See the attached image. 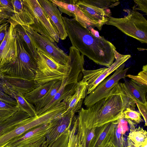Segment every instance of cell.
I'll list each match as a JSON object with an SVG mask.
<instances>
[{"mask_svg":"<svg viewBox=\"0 0 147 147\" xmlns=\"http://www.w3.org/2000/svg\"><path fill=\"white\" fill-rule=\"evenodd\" d=\"M124 117L125 119H129L136 124H139L143 121L140 113L130 107H127L123 111Z\"/></svg>","mask_w":147,"mask_h":147,"instance_id":"obj_31","label":"cell"},{"mask_svg":"<svg viewBox=\"0 0 147 147\" xmlns=\"http://www.w3.org/2000/svg\"><path fill=\"white\" fill-rule=\"evenodd\" d=\"M127 147H138L129 138H127Z\"/></svg>","mask_w":147,"mask_h":147,"instance_id":"obj_40","label":"cell"},{"mask_svg":"<svg viewBox=\"0 0 147 147\" xmlns=\"http://www.w3.org/2000/svg\"><path fill=\"white\" fill-rule=\"evenodd\" d=\"M16 42L17 55L15 60L13 63L2 67L0 74L34 80L37 70L36 63L25 46L22 38L17 32Z\"/></svg>","mask_w":147,"mask_h":147,"instance_id":"obj_2","label":"cell"},{"mask_svg":"<svg viewBox=\"0 0 147 147\" xmlns=\"http://www.w3.org/2000/svg\"><path fill=\"white\" fill-rule=\"evenodd\" d=\"M135 104L138 107L139 113L143 117L145 121V126L147 125V103L145 104L142 103L136 102Z\"/></svg>","mask_w":147,"mask_h":147,"instance_id":"obj_37","label":"cell"},{"mask_svg":"<svg viewBox=\"0 0 147 147\" xmlns=\"http://www.w3.org/2000/svg\"><path fill=\"white\" fill-rule=\"evenodd\" d=\"M14 99L16 100L21 110L28 114L30 117L37 115L35 107L26 99L23 95L20 94H16Z\"/></svg>","mask_w":147,"mask_h":147,"instance_id":"obj_27","label":"cell"},{"mask_svg":"<svg viewBox=\"0 0 147 147\" xmlns=\"http://www.w3.org/2000/svg\"><path fill=\"white\" fill-rule=\"evenodd\" d=\"M105 124L89 116L81 108L77 115V147H92L98 131Z\"/></svg>","mask_w":147,"mask_h":147,"instance_id":"obj_6","label":"cell"},{"mask_svg":"<svg viewBox=\"0 0 147 147\" xmlns=\"http://www.w3.org/2000/svg\"><path fill=\"white\" fill-rule=\"evenodd\" d=\"M109 147H116L114 144L113 143L110 145Z\"/></svg>","mask_w":147,"mask_h":147,"instance_id":"obj_42","label":"cell"},{"mask_svg":"<svg viewBox=\"0 0 147 147\" xmlns=\"http://www.w3.org/2000/svg\"><path fill=\"white\" fill-rule=\"evenodd\" d=\"M130 127L127 138L137 146L140 147L147 141V132L142 127H136V123L129 119H126Z\"/></svg>","mask_w":147,"mask_h":147,"instance_id":"obj_24","label":"cell"},{"mask_svg":"<svg viewBox=\"0 0 147 147\" xmlns=\"http://www.w3.org/2000/svg\"><path fill=\"white\" fill-rule=\"evenodd\" d=\"M82 69L78 65H71L69 74L62 80L61 85L51 101L43 108L36 112L37 115L42 114L57 106L65 98L74 93L78 82L79 75Z\"/></svg>","mask_w":147,"mask_h":147,"instance_id":"obj_10","label":"cell"},{"mask_svg":"<svg viewBox=\"0 0 147 147\" xmlns=\"http://www.w3.org/2000/svg\"><path fill=\"white\" fill-rule=\"evenodd\" d=\"M35 61L37 70L34 80L38 86L62 80L69 74L71 69L68 60L67 65L61 64L38 50Z\"/></svg>","mask_w":147,"mask_h":147,"instance_id":"obj_4","label":"cell"},{"mask_svg":"<svg viewBox=\"0 0 147 147\" xmlns=\"http://www.w3.org/2000/svg\"><path fill=\"white\" fill-rule=\"evenodd\" d=\"M30 117L20 110L17 111L6 119L0 122V135L24 124Z\"/></svg>","mask_w":147,"mask_h":147,"instance_id":"obj_21","label":"cell"},{"mask_svg":"<svg viewBox=\"0 0 147 147\" xmlns=\"http://www.w3.org/2000/svg\"><path fill=\"white\" fill-rule=\"evenodd\" d=\"M87 86L86 82L84 78L78 82L74 93L62 101L65 103L66 107L65 111L62 115L71 111L75 113L78 112L81 108L83 100L87 96Z\"/></svg>","mask_w":147,"mask_h":147,"instance_id":"obj_19","label":"cell"},{"mask_svg":"<svg viewBox=\"0 0 147 147\" xmlns=\"http://www.w3.org/2000/svg\"><path fill=\"white\" fill-rule=\"evenodd\" d=\"M11 0H0V13L7 14L10 17L13 14L14 10Z\"/></svg>","mask_w":147,"mask_h":147,"instance_id":"obj_35","label":"cell"},{"mask_svg":"<svg viewBox=\"0 0 147 147\" xmlns=\"http://www.w3.org/2000/svg\"><path fill=\"white\" fill-rule=\"evenodd\" d=\"M76 4L97 26L99 30L107 22L108 18L111 16V11L109 9H104L96 7L87 3L84 0H77Z\"/></svg>","mask_w":147,"mask_h":147,"instance_id":"obj_15","label":"cell"},{"mask_svg":"<svg viewBox=\"0 0 147 147\" xmlns=\"http://www.w3.org/2000/svg\"><path fill=\"white\" fill-rule=\"evenodd\" d=\"M62 80H58L56 82L44 97L35 105L36 112L47 105L53 99L61 85Z\"/></svg>","mask_w":147,"mask_h":147,"instance_id":"obj_26","label":"cell"},{"mask_svg":"<svg viewBox=\"0 0 147 147\" xmlns=\"http://www.w3.org/2000/svg\"><path fill=\"white\" fill-rule=\"evenodd\" d=\"M9 26V20L0 25V45L5 38Z\"/></svg>","mask_w":147,"mask_h":147,"instance_id":"obj_39","label":"cell"},{"mask_svg":"<svg viewBox=\"0 0 147 147\" xmlns=\"http://www.w3.org/2000/svg\"><path fill=\"white\" fill-rule=\"evenodd\" d=\"M58 81L50 82L39 85L32 91L24 95V97L29 103L35 105Z\"/></svg>","mask_w":147,"mask_h":147,"instance_id":"obj_23","label":"cell"},{"mask_svg":"<svg viewBox=\"0 0 147 147\" xmlns=\"http://www.w3.org/2000/svg\"><path fill=\"white\" fill-rule=\"evenodd\" d=\"M14 10L9 19L17 25L29 26L34 23L33 17L22 0H11Z\"/></svg>","mask_w":147,"mask_h":147,"instance_id":"obj_20","label":"cell"},{"mask_svg":"<svg viewBox=\"0 0 147 147\" xmlns=\"http://www.w3.org/2000/svg\"><path fill=\"white\" fill-rule=\"evenodd\" d=\"M58 31L60 38L65 39L67 36L65 26L59 9L50 0H38Z\"/></svg>","mask_w":147,"mask_h":147,"instance_id":"obj_18","label":"cell"},{"mask_svg":"<svg viewBox=\"0 0 147 147\" xmlns=\"http://www.w3.org/2000/svg\"><path fill=\"white\" fill-rule=\"evenodd\" d=\"M0 100L13 105H18L16 100L5 93L0 88Z\"/></svg>","mask_w":147,"mask_h":147,"instance_id":"obj_38","label":"cell"},{"mask_svg":"<svg viewBox=\"0 0 147 147\" xmlns=\"http://www.w3.org/2000/svg\"><path fill=\"white\" fill-rule=\"evenodd\" d=\"M72 46L95 63L107 67L115 60V46L91 27H86L75 18L62 17Z\"/></svg>","mask_w":147,"mask_h":147,"instance_id":"obj_1","label":"cell"},{"mask_svg":"<svg viewBox=\"0 0 147 147\" xmlns=\"http://www.w3.org/2000/svg\"><path fill=\"white\" fill-rule=\"evenodd\" d=\"M75 113L71 111L55 119L53 127L47 135L46 147H50L66 130L71 128Z\"/></svg>","mask_w":147,"mask_h":147,"instance_id":"obj_16","label":"cell"},{"mask_svg":"<svg viewBox=\"0 0 147 147\" xmlns=\"http://www.w3.org/2000/svg\"><path fill=\"white\" fill-rule=\"evenodd\" d=\"M38 86L34 80L0 74V88L5 93L13 99L16 94L24 95Z\"/></svg>","mask_w":147,"mask_h":147,"instance_id":"obj_12","label":"cell"},{"mask_svg":"<svg viewBox=\"0 0 147 147\" xmlns=\"http://www.w3.org/2000/svg\"><path fill=\"white\" fill-rule=\"evenodd\" d=\"M127 15L117 18L110 16L105 24L114 26L127 35L142 43H147V21L137 11L124 9Z\"/></svg>","mask_w":147,"mask_h":147,"instance_id":"obj_3","label":"cell"},{"mask_svg":"<svg viewBox=\"0 0 147 147\" xmlns=\"http://www.w3.org/2000/svg\"><path fill=\"white\" fill-rule=\"evenodd\" d=\"M116 124L117 120L115 121L113 143L116 147H127V141L124 136V135L120 133L118 131Z\"/></svg>","mask_w":147,"mask_h":147,"instance_id":"obj_30","label":"cell"},{"mask_svg":"<svg viewBox=\"0 0 147 147\" xmlns=\"http://www.w3.org/2000/svg\"><path fill=\"white\" fill-rule=\"evenodd\" d=\"M20 110L18 105L0 100V122L6 119Z\"/></svg>","mask_w":147,"mask_h":147,"instance_id":"obj_28","label":"cell"},{"mask_svg":"<svg viewBox=\"0 0 147 147\" xmlns=\"http://www.w3.org/2000/svg\"><path fill=\"white\" fill-rule=\"evenodd\" d=\"M32 117H29L24 124L0 135V147H5L11 140L28 131L36 127Z\"/></svg>","mask_w":147,"mask_h":147,"instance_id":"obj_22","label":"cell"},{"mask_svg":"<svg viewBox=\"0 0 147 147\" xmlns=\"http://www.w3.org/2000/svg\"><path fill=\"white\" fill-rule=\"evenodd\" d=\"M113 52L115 60L109 67L92 70L83 69L82 72L83 78L87 84V95L91 93L100 82L131 57L130 55L121 54L115 49H113Z\"/></svg>","mask_w":147,"mask_h":147,"instance_id":"obj_9","label":"cell"},{"mask_svg":"<svg viewBox=\"0 0 147 147\" xmlns=\"http://www.w3.org/2000/svg\"><path fill=\"white\" fill-rule=\"evenodd\" d=\"M9 26L5 38L0 45V67L13 63L16 57V36L15 28L17 24L9 19Z\"/></svg>","mask_w":147,"mask_h":147,"instance_id":"obj_13","label":"cell"},{"mask_svg":"<svg viewBox=\"0 0 147 147\" xmlns=\"http://www.w3.org/2000/svg\"><path fill=\"white\" fill-rule=\"evenodd\" d=\"M70 129L66 130L51 145L50 147H67Z\"/></svg>","mask_w":147,"mask_h":147,"instance_id":"obj_33","label":"cell"},{"mask_svg":"<svg viewBox=\"0 0 147 147\" xmlns=\"http://www.w3.org/2000/svg\"><path fill=\"white\" fill-rule=\"evenodd\" d=\"M77 115H75L73 120L72 129L69 131V139L67 147H77L76 129Z\"/></svg>","mask_w":147,"mask_h":147,"instance_id":"obj_34","label":"cell"},{"mask_svg":"<svg viewBox=\"0 0 147 147\" xmlns=\"http://www.w3.org/2000/svg\"><path fill=\"white\" fill-rule=\"evenodd\" d=\"M22 1L33 18L34 23L29 26L52 42L58 43L59 32L38 1Z\"/></svg>","mask_w":147,"mask_h":147,"instance_id":"obj_5","label":"cell"},{"mask_svg":"<svg viewBox=\"0 0 147 147\" xmlns=\"http://www.w3.org/2000/svg\"><path fill=\"white\" fill-rule=\"evenodd\" d=\"M125 63L121 65L111 75L100 82L94 90L85 98L84 104L88 108L100 100L109 96L117 88L119 81L125 79L129 68L124 69Z\"/></svg>","mask_w":147,"mask_h":147,"instance_id":"obj_7","label":"cell"},{"mask_svg":"<svg viewBox=\"0 0 147 147\" xmlns=\"http://www.w3.org/2000/svg\"><path fill=\"white\" fill-rule=\"evenodd\" d=\"M55 119L14 138L5 147H46L47 135L53 127Z\"/></svg>","mask_w":147,"mask_h":147,"instance_id":"obj_8","label":"cell"},{"mask_svg":"<svg viewBox=\"0 0 147 147\" xmlns=\"http://www.w3.org/2000/svg\"><path fill=\"white\" fill-rule=\"evenodd\" d=\"M59 10L75 18L84 26L94 28L97 26L88 18L76 5L77 0H50Z\"/></svg>","mask_w":147,"mask_h":147,"instance_id":"obj_14","label":"cell"},{"mask_svg":"<svg viewBox=\"0 0 147 147\" xmlns=\"http://www.w3.org/2000/svg\"><path fill=\"white\" fill-rule=\"evenodd\" d=\"M15 29L22 38L28 52L35 61L37 57V50L31 38L22 26L17 25Z\"/></svg>","mask_w":147,"mask_h":147,"instance_id":"obj_25","label":"cell"},{"mask_svg":"<svg viewBox=\"0 0 147 147\" xmlns=\"http://www.w3.org/2000/svg\"><path fill=\"white\" fill-rule=\"evenodd\" d=\"M140 147H147V141L144 142Z\"/></svg>","mask_w":147,"mask_h":147,"instance_id":"obj_41","label":"cell"},{"mask_svg":"<svg viewBox=\"0 0 147 147\" xmlns=\"http://www.w3.org/2000/svg\"><path fill=\"white\" fill-rule=\"evenodd\" d=\"M134 5L132 7L133 10H140L147 13V0H134Z\"/></svg>","mask_w":147,"mask_h":147,"instance_id":"obj_36","label":"cell"},{"mask_svg":"<svg viewBox=\"0 0 147 147\" xmlns=\"http://www.w3.org/2000/svg\"><path fill=\"white\" fill-rule=\"evenodd\" d=\"M26 30L32 39L37 49L61 64L67 65L68 55L47 37L32 29L29 26H22Z\"/></svg>","mask_w":147,"mask_h":147,"instance_id":"obj_11","label":"cell"},{"mask_svg":"<svg viewBox=\"0 0 147 147\" xmlns=\"http://www.w3.org/2000/svg\"><path fill=\"white\" fill-rule=\"evenodd\" d=\"M139 83L147 86V65L143 66L142 70L137 75H128L126 76Z\"/></svg>","mask_w":147,"mask_h":147,"instance_id":"obj_32","label":"cell"},{"mask_svg":"<svg viewBox=\"0 0 147 147\" xmlns=\"http://www.w3.org/2000/svg\"><path fill=\"white\" fill-rule=\"evenodd\" d=\"M86 3L96 7L104 9H109L118 5L120 2L118 0H84Z\"/></svg>","mask_w":147,"mask_h":147,"instance_id":"obj_29","label":"cell"},{"mask_svg":"<svg viewBox=\"0 0 147 147\" xmlns=\"http://www.w3.org/2000/svg\"><path fill=\"white\" fill-rule=\"evenodd\" d=\"M119 84L122 92L126 96L135 102L147 103V86L140 84L132 79L125 80L124 82Z\"/></svg>","mask_w":147,"mask_h":147,"instance_id":"obj_17","label":"cell"},{"mask_svg":"<svg viewBox=\"0 0 147 147\" xmlns=\"http://www.w3.org/2000/svg\"></svg>","mask_w":147,"mask_h":147,"instance_id":"obj_44","label":"cell"},{"mask_svg":"<svg viewBox=\"0 0 147 147\" xmlns=\"http://www.w3.org/2000/svg\"><path fill=\"white\" fill-rule=\"evenodd\" d=\"M1 69V67H0V71Z\"/></svg>","mask_w":147,"mask_h":147,"instance_id":"obj_43","label":"cell"}]
</instances>
